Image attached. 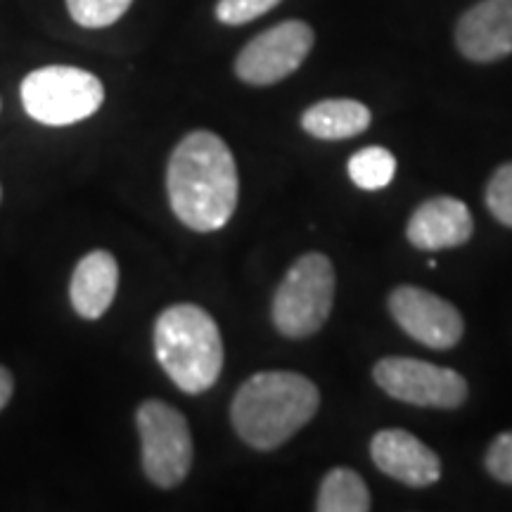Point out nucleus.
Returning <instances> with one entry per match:
<instances>
[{"mask_svg": "<svg viewBox=\"0 0 512 512\" xmlns=\"http://www.w3.org/2000/svg\"><path fill=\"white\" fill-rule=\"evenodd\" d=\"M166 192L176 219L197 233H214L235 214L238 166L230 147L211 131H192L166 166Z\"/></svg>", "mask_w": 512, "mask_h": 512, "instance_id": "nucleus-1", "label": "nucleus"}, {"mask_svg": "<svg viewBox=\"0 0 512 512\" xmlns=\"http://www.w3.org/2000/svg\"><path fill=\"white\" fill-rule=\"evenodd\" d=\"M318 387L290 370H266L242 384L230 406L235 432L256 451H273L316 415Z\"/></svg>", "mask_w": 512, "mask_h": 512, "instance_id": "nucleus-2", "label": "nucleus"}, {"mask_svg": "<svg viewBox=\"0 0 512 512\" xmlns=\"http://www.w3.org/2000/svg\"><path fill=\"white\" fill-rule=\"evenodd\" d=\"M155 354L159 366L181 392H207L223 370L219 325L202 306H169L155 323Z\"/></svg>", "mask_w": 512, "mask_h": 512, "instance_id": "nucleus-3", "label": "nucleus"}, {"mask_svg": "<svg viewBox=\"0 0 512 512\" xmlns=\"http://www.w3.org/2000/svg\"><path fill=\"white\" fill-rule=\"evenodd\" d=\"M22 105L43 126H72L93 117L105 102L98 76L69 64H50L24 76Z\"/></svg>", "mask_w": 512, "mask_h": 512, "instance_id": "nucleus-4", "label": "nucleus"}, {"mask_svg": "<svg viewBox=\"0 0 512 512\" xmlns=\"http://www.w3.org/2000/svg\"><path fill=\"white\" fill-rule=\"evenodd\" d=\"M335 304V268L320 252L294 261L273 297V323L290 339L311 337L323 328Z\"/></svg>", "mask_w": 512, "mask_h": 512, "instance_id": "nucleus-5", "label": "nucleus"}, {"mask_svg": "<svg viewBox=\"0 0 512 512\" xmlns=\"http://www.w3.org/2000/svg\"><path fill=\"white\" fill-rule=\"evenodd\" d=\"M136 425L145 477L159 489L183 484L192 467V437L185 415L169 403L147 399L138 406Z\"/></svg>", "mask_w": 512, "mask_h": 512, "instance_id": "nucleus-6", "label": "nucleus"}, {"mask_svg": "<svg viewBox=\"0 0 512 512\" xmlns=\"http://www.w3.org/2000/svg\"><path fill=\"white\" fill-rule=\"evenodd\" d=\"M375 382L392 399L420 408H458L467 399V382L456 370L420 358L389 356L375 363Z\"/></svg>", "mask_w": 512, "mask_h": 512, "instance_id": "nucleus-7", "label": "nucleus"}, {"mask_svg": "<svg viewBox=\"0 0 512 512\" xmlns=\"http://www.w3.org/2000/svg\"><path fill=\"white\" fill-rule=\"evenodd\" d=\"M313 41V29L302 19H287L275 27L261 31L235 60V74L249 86H273L287 79L302 67L309 57Z\"/></svg>", "mask_w": 512, "mask_h": 512, "instance_id": "nucleus-8", "label": "nucleus"}, {"mask_svg": "<svg viewBox=\"0 0 512 512\" xmlns=\"http://www.w3.org/2000/svg\"><path fill=\"white\" fill-rule=\"evenodd\" d=\"M389 313L408 337L430 349H453L465 330L456 306L415 285H401L389 294Z\"/></svg>", "mask_w": 512, "mask_h": 512, "instance_id": "nucleus-9", "label": "nucleus"}, {"mask_svg": "<svg viewBox=\"0 0 512 512\" xmlns=\"http://www.w3.org/2000/svg\"><path fill=\"white\" fill-rule=\"evenodd\" d=\"M456 46L472 62H496L512 53V0H479L460 17Z\"/></svg>", "mask_w": 512, "mask_h": 512, "instance_id": "nucleus-10", "label": "nucleus"}, {"mask_svg": "<svg viewBox=\"0 0 512 512\" xmlns=\"http://www.w3.org/2000/svg\"><path fill=\"white\" fill-rule=\"evenodd\" d=\"M370 456L384 475L406 486H430L441 477V460L430 446L406 430H382L370 441Z\"/></svg>", "mask_w": 512, "mask_h": 512, "instance_id": "nucleus-11", "label": "nucleus"}, {"mask_svg": "<svg viewBox=\"0 0 512 512\" xmlns=\"http://www.w3.org/2000/svg\"><path fill=\"white\" fill-rule=\"evenodd\" d=\"M475 221L463 200L456 197H432L413 211L408 221V242L422 252H439L465 245L472 238Z\"/></svg>", "mask_w": 512, "mask_h": 512, "instance_id": "nucleus-12", "label": "nucleus"}, {"mask_svg": "<svg viewBox=\"0 0 512 512\" xmlns=\"http://www.w3.org/2000/svg\"><path fill=\"white\" fill-rule=\"evenodd\" d=\"M119 266L117 259L105 249L88 252L74 268L69 299L74 311L86 320H98L105 316L117 294Z\"/></svg>", "mask_w": 512, "mask_h": 512, "instance_id": "nucleus-13", "label": "nucleus"}, {"mask_svg": "<svg viewBox=\"0 0 512 512\" xmlns=\"http://www.w3.org/2000/svg\"><path fill=\"white\" fill-rule=\"evenodd\" d=\"M370 110L363 102L349 98L320 100L304 112L302 126L318 140H347L368 131Z\"/></svg>", "mask_w": 512, "mask_h": 512, "instance_id": "nucleus-14", "label": "nucleus"}, {"mask_svg": "<svg viewBox=\"0 0 512 512\" xmlns=\"http://www.w3.org/2000/svg\"><path fill=\"white\" fill-rule=\"evenodd\" d=\"M320 512H368L370 491L361 475L349 467H335L325 475L318 491Z\"/></svg>", "mask_w": 512, "mask_h": 512, "instance_id": "nucleus-15", "label": "nucleus"}, {"mask_svg": "<svg viewBox=\"0 0 512 512\" xmlns=\"http://www.w3.org/2000/svg\"><path fill=\"white\" fill-rule=\"evenodd\" d=\"M396 174V159L384 147H366L349 159V176L358 188L380 190L392 183Z\"/></svg>", "mask_w": 512, "mask_h": 512, "instance_id": "nucleus-16", "label": "nucleus"}, {"mask_svg": "<svg viewBox=\"0 0 512 512\" xmlns=\"http://www.w3.org/2000/svg\"><path fill=\"white\" fill-rule=\"evenodd\" d=\"M133 0H67L69 17L83 29L112 27L126 15Z\"/></svg>", "mask_w": 512, "mask_h": 512, "instance_id": "nucleus-17", "label": "nucleus"}, {"mask_svg": "<svg viewBox=\"0 0 512 512\" xmlns=\"http://www.w3.org/2000/svg\"><path fill=\"white\" fill-rule=\"evenodd\" d=\"M486 207L494 214V219L512 228V162L503 164L491 176L489 188H486Z\"/></svg>", "mask_w": 512, "mask_h": 512, "instance_id": "nucleus-18", "label": "nucleus"}, {"mask_svg": "<svg viewBox=\"0 0 512 512\" xmlns=\"http://www.w3.org/2000/svg\"><path fill=\"white\" fill-rule=\"evenodd\" d=\"M280 0H219L216 3V19L228 27H240L271 12Z\"/></svg>", "mask_w": 512, "mask_h": 512, "instance_id": "nucleus-19", "label": "nucleus"}, {"mask_svg": "<svg viewBox=\"0 0 512 512\" xmlns=\"http://www.w3.org/2000/svg\"><path fill=\"white\" fill-rule=\"evenodd\" d=\"M486 470L503 484H512V432H503L486 451Z\"/></svg>", "mask_w": 512, "mask_h": 512, "instance_id": "nucleus-20", "label": "nucleus"}, {"mask_svg": "<svg viewBox=\"0 0 512 512\" xmlns=\"http://www.w3.org/2000/svg\"><path fill=\"white\" fill-rule=\"evenodd\" d=\"M12 389H15V382H12V375L8 368L0 366V411L8 406V401L12 399Z\"/></svg>", "mask_w": 512, "mask_h": 512, "instance_id": "nucleus-21", "label": "nucleus"}]
</instances>
